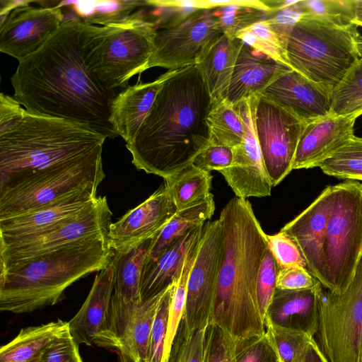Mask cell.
Instances as JSON below:
<instances>
[{"label": "cell", "instance_id": "6da1fadb", "mask_svg": "<svg viewBox=\"0 0 362 362\" xmlns=\"http://www.w3.org/2000/svg\"><path fill=\"white\" fill-rule=\"evenodd\" d=\"M103 26L65 20L36 52L18 62L11 77L13 98L31 113L63 119L117 135L110 122L119 93L105 88L90 69L89 57Z\"/></svg>", "mask_w": 362, "mask_h": 362}, {"label": "cell", "instance_id": "7a4b0ae2", "mask_svg": "<svg viewBox=\"0 0 362 362\" xmlns=\"http://www.w3.org/2000/svg\"><path fill=\"white\" fill-rule=\"evenodd\" d=\"M212 105L198 64L168 71L136 136L126 144L134 166L165 179L192 164L211 144L206 118Z\"/></svg>", "mask_w": 362, "mask_h": 362}, {"label": "cell", "instance_id": "3957f363", "mask_svg": "<svg viewBox=\"0 0 362 362\" xmlns=\"http://www.w3.org/2000/svg\"><path fill=\"white\" fill-rule=\"evenodd\" d=\"M222 255L209 324L238 341L266 333L257 281L268 248L267 234L247 199L232 198L222 209Z\"/></svg>", "mask_w": 362, "mask_h": 362}, {"label": "cell", "instance_id": "277c9868", "mask_svg": "<svg viewBox=\"0 0 362 362\" xmlns=\"http://www.w3.org/2000/svg\"><path fill=\"white\" fill-rule=\"evenodd\" d=\"M113 254L109 237L83 240L0 272V310L21 314L54 305L72 284L104 269Z\"/></svg>", "mask_w": 362, "mask_h": 362}, {"label": "cell", "instance_id": "5b68a950", "mask_svg": "<svg viewBox=\"0 0 362 362\" xmlns=\"http://www.w3.org/2000/svg\"><path fill=\"white\" fill-rule=\"evenodd\" d=\"M106 139L82 124L25 110L0 134V186L17 176L102 156Z\"/></svg>", "mask_w": 362, "mask_h": 362}, {"label": "cell", "instance_id": "8992f818", "mask_svg": "<svg viewBox=\"0 0 362 362\" xmlns=\"http://www.w3.org/2000/svg\"><path fill=\"white\" fill-rule=\"evenodd\" d=\"M357 26L303 15L293 28L286 54L291 69L332 90L359 60Z\"/></svg>", "mask_w": 362, "mask_h": 362}, {"label": "cell", "instance_id": "52a82bcc", "mask_svg": "<svg viewBox=\"0 0 362 362\" xmlns=\"http://www.w3.org/2000/svg\"><path fill=\"white\" fill-rule=\"evenodd\" d=\"M144 8L124 22L103 26L90 52L91 71L117 93L129 86L133 76L148 69L154 51L156 28Z\"/></svg>", "mask_w": 362, "mask_h": 362}, {"label": "cell", "instance_id": "ba28073f", "mask_svg": "<svg viewBox=\"0 0 362 362\" xmlns=\"http://www.w3.org/2000/svg\"><path fill=\"white\" fill-rule=\"evenodd\" d=\"M362 258V184L334 185L332 206L322 247V286L341 294L350 285Z\"/></svg>", "mask_w": 362, "mask_h": 362}, {"label": "cell", "instance_id": "9c48e42d", "mask_svg": "<svg viewBox=\"0 0 362 362\" xmlns=\"http://www.w3.org/2000/svg\"><path fill=\"white\" fill-rule=\"evenodd\" d=\"M102 156L15 177L0 186V219L25 214L79 191L98 187L105 178Z\"/></svg>", "mask_w": 362, "mask_h": 362}, {"label": "cell", "instance_id": "30bf717a", "mask_svg": "<svg viewBox=\"0 0 362 362\" xmlns=\"http://www.w3.org/2000/svg\"><path fill=\"white\" fill-rule=\"evenodd\" d=\"M112 213L105 197L76 214L28 236L0 240V272L72 243L109 237Z\"/></svg>", "mask_w": 362, "mask_h": 362}, {"label": "cell", "instance_id": "8fae6325", "mask_svg": "<svg viewBox=\"0 0 362 362\" xmlns=\"http://www.w3.org/2000/svg\"><path fill=\"white\" fill-rule=\"evenodd\" d=\"M317 334L329 362H362V258L344 293L323 290Z\"/></svg>", "mask_w": 362, "mask_h": 362}, {"label": "cell", "instance_id": "7c38bea8", "mask_svg": "<svg viewBox=\"0 0 362 362\" xmlns=\"http://www.w3.org/2000/svg\"><path fill=\"white\" fill-rule=\"evenodd\" d=\"M255 120L263 162L274 187L293 170L296 148L306 122L262 94L257 98Z\"/></svg>", "mask_w": 362, "mask_h": 362}, {"label": "cell", "instance_id": "4fadbf2b", "mask_svg": "<svg viewBox=\"0 0 362 362\" xmlns=\"http://www.w3.org/2000/svg\"><path fill=\"white\" fill-rule=\"evenodd\" d=\"M223 34L213 9L197 10L176 23L156 30L148 69L159 66L173 71L198 64L209 45Z\"/></svg>", "mask_w": 362, "mask_h": 362}, {"label": "cell", "instance_id": "5bb4252c", "mask_svg": "<svg viewBox=\"0 0 362 362\" xmlns=\"http://www.w3.org/2000/svg\"><path fill=\"white\" fill-rule=\"evenodd\" d=\"M222 255V230L218 219L204 224L198 252L190 271L181 327L185 332L207 327Z\"/></svg>", "mask_w": 362, "mask_h": 362}, {"label": "cell", "instance_id": "9a60e30c", "mask_svg": "<svg viewBox=\"0 0 362 362\" xmlns=\"http://www.w3.org/2000/svg\"><path fill=\"white\" fill-rule=\"evenodd\" d=\"M164 291L139 302H125L112 294L105 324L94 344L115 349L135 362H146L151 327Z\"/></svg>", "mask_w": 362, "mask_h": 362}, {"label": "cell", "instance_id": "2e32d148", "mask_svg": "<svg viewBox=\"0 0 362 362\" xmlns=\"http://www.w3.org/2000/svg\"><path fill=\"white\" fill-rule=\"evenodd\" d=\"M259 95L239 101L236 105L243 124L241 144L232 148L231 165L218 171L235 197H265L273 187L265 168L255 128V109Z\"/></svg>", "mask_w": 362, "mask_h": 362}, {"label": "cell", "instance_id": "e0dca14e", "mask_svg": "<svg viewBox=\"0 0 362 362\" xmlns=\"http://www.w3.org/2000/svg\"><path fill=\"white\" fill-rule=\"evenodd\" d=\"M32 4L23 0L0 23V51L18 62L41 47L64 21L62 8Z\"/></svg>", "mask_w": 362, "mask_h": 362}, {"label": "cell", "instance_id": "ac0fdd59", "mask_svg": "<svg viewBox=\"0 0 362 362\" xmlns=\"http://www.w3.org/2000/svg\"><path fill=\"white\" fill-rule=\"evenodd\" d=\"M334 193V185L327 187L308 208L281 229L298 246L306 269L320 283L323 280L322 247Z\"/></svg>", "mask_w": 362, "mask_h": 362}, {"label": "cell", "instance_id": "d6986e66", "mask_svg": "<svg viewBox=\"0 0 362 362\" xmlns=\"http://www.w3.org/2000/svg\"><path fill=\"white\" fill-rule=\"evenodd\" d=\"M177 209L165 185L141 204L112 223L110 244L118 250L153 238L169 222Z\"/></svg>", "mask_w": 362, "mask_h": 362}, {"label": "cell", "instance_id": "ffe728a7", "mask_svg": "<svg viewBox=\"0 0 362 362\" xmlns=\"http://www.w3.org/2000/svg\"><path fill=\"white\" fill-rule=\"evenodd\" d=\"M356 118L329 114L306 122L300 137L293 170L319 167L354 136Z\"/></svg>", "mask_w": 362, "mask_h": 362}, {"label": "cell", "instance_id": "44dd1931", "mask_svg": "<svg viewBox=\"0 0 362 362\" xmlns=\"http://www.w3.org/2000/svg\"><path fill=\"white\" fill-rule=\"evenodd\" d=\"M332 93L331 88L291 69L272 82L262 95L308 122L330 113Z\"/></svg>", "mask_w": 362, "mask_h": 362}, {"label": "cell", "instance_id": "7402d4cb", "mask_svg": "<svg viewBox=\"0 0 362 362\" xmlns=\"http://www.w3.org/2000/svg\"><path fill=\"white\" fill-rule=\"evenodd\" d=\"M98 187L79 191L33 211L0 219V240L35 234L76 214L97 198Z\"/></svg>", "mask_w": 362, "mask_h": 362}, {"label": "cell", "instance_id": "603a6c76", "mask_svg": "<svg viewBox=\"0 0 362 362\" xmlns=\"http://www.w3.org/2000/svg\"><path fill=\"white\" fill-rule=\"evenodd\" d=\"M322 292L321 283L308 289L276 288L264 322L313 337L319 328V306Z\"/></svg>", "mask_w": 362, "mask_h": 362}, {"label": "cell", "instance_id": "cb8c5ba5", "mask_svg": "<svg viewBox=\"0 0 362 362\" xmlns=\"http://www.w3.org/2000/svg\"><path fill=\"white\" fill-rule=\"evenodd\" d=\"M291 69L243 43L226 98L235 105L243 99L262 94L272 82Z\"/></svg>", "mask_w": 362, "mask_h": 362}, {"label": "cell", "instance_id": "d4e9b609", "mask_svg": "<svg viewBox=\"0 0 362 362\" xmlns=\"http://www.w3.org/2000/svg\"><path fill=\"white\" fill-rule=\"evenodd\" d=\"M114 284L112 255L106 267L96 275L81 308L68 322L69 332L78 345L92 346L95 338L103 329L107 320Z\"/></svg>", "mask_w": 362, "mask_h": 362}, {"label": "cell", "instance_id": "484cf974", "mask_svg": "<svg viewBox=\"0 0 362 362\" xmlns=\"http://www.w3.org/2000/svg\"><path fill=\"white\" fill-rule=\"evenodd\" d=\"M167 76L168 72L152 82L129 86L113 100L110 122L126 144L136 136Z\"/></svg>", "mask_w": 362, "mask_h": 362}, {"label": "cell", "instance_id": "4316f807", "mask_svg": "<svg viewBox=\"0 0 362 362\" xmlns=\"http://www.w3.org/2000/svg\"><path fill=\"white\" fill-rule=\"evenodd\" d=\"M200 225L170 244L155 260L145 262L140 281V298L146 301L175 282L189 250L200 239Z\"/></svg>", "mask_w": 362, "mask_h": 362}, {"label": "cell", "instance_id": "83f0119b", "mask_svg": "<svg viewBox=\"0 0 362 362\" xmlns=\"http://www.w3.org/2000/svg\"><path fill=\"white\" fill-rule=\"evenodd\" d=\"M243 43L238 38H230L223 34L209 45L198 63L213 103L227 98Z\"/></svg>", "mask_w": 362, "mask_h": 362}, {"label": "cell", "instance_id": "f1b7e54d", "mask_svg": "<svg viewBox=\"0 0 362 362\" xmlns=\"http://www.w3.org/2000/svg\"><path fill=\"white\" fill-rule=\"evenodd\" d=\"M36 4L66 8L71 14L65 20L76 18L97 26L124 22L137 11L148 7L147 0L37 1Z\"/></svg>", "mask_w": 362, "mask_h": 362}, {"label": "cell", "instance_id": "f546056e", "mask_svg": "<svg viewBox=\"0 0 362 362\" xmlns=\"http://www.w3.org/2000/svg\"><path fill=\"white\" fill-rule=\"evenodd\" d=\"M153 238L114 250L115 284L113 295L125 302H139L142 269Z\"/></svg>", "mask_w": 362, "mask_h": 362}, {"label": "cell", "instance_id": "4dcf8cb0", "mask_svg": "<svg viewBox=\"0 0 362 362\" xmlns=\"http://www.w3.org/2000/svg\"><path fill=\"white\" fill-rule=\"evenodd\" d=\"M69 328L62 320L22 329L0 349V362H29L39 358L49 344Z\"/></svg>", "mask_w": 362, "mask_h": 362}, {"label": "cell", "instance_id": "1f68e13d", "mask_svg": "<svg viewBox=\"0 0 362 362\" xmlns=\"http://www.w3.org/2000/svg\"><path fill=\"white\" fill-rule=\"evenodd\" d=\"M215 211L212 194L205 200L183 210L176 211L164 228L153 238L145 262L155 260L170 244L190 230L204 225L211 219Z\"/></svg>", "mask_w": 362, "mask_h": 362}, {"label": "cell", "instance_id": "d6a6232c", "mask_svg": "<svg viewBox=\"0 0 362 362\" xmlns=\"http://www.w3.org/2000/svg\"><path fill=\"white\" fill-rule=\"evenodd\" d=\"M212 175L193 163L164 179L177 211L197 204L211 195Z\"/></svg>", "mask_w": 362, "mask_h": 362}, {"label": "cell", "instance_id": "836d02e7", "mask_svg": "<svg viewBox=\"0 0 362 362\" xmlns=\"http://www.w3.org/2000/svg\"><path fill=\"white\" fill-rule=\"evenodd\" d=\"M213 11L223 33L230 38H235L242 30L274 14L262 1L255 0H231L230 4Z\"/></svg>", "mask_w": 362, "mask_h": 362}, {"label": "cell", "instance_id": "e575fe53", "mask_svg": "<svg viewBox=\"0 0 362 362\" xmlns=\"http://www.w3.org/2000/svg\"><path fill=\"white\" fill-rule=\"evenodd\" d=\"M211 144L233 148L243 138V121L236 105L227 98L213 103L206 118Z\"/></svg>", "mask_w": 362, "mask_h": 362}, {"label": "cell", "instance_id": "d590c367", "mask_svg": "<svg viewBox=\"0 0 362 362\" xmlns=\"http://www.w3.org/2000/svg\"><path fill=\"white\" fill-rule=\"evenodd\" d=\"M199 240L188 252L173 293L168 313L163 362H170L174 343L184 317L188 278L198 252Z\"/></svg>", "mask_w": 362, "mask_h": 362}, {"label": "cell", "instance_id": "8d00e7d4", "mask_svg": "<svg viewBox=\"0 0 362 362\" xmlns=\"http://www.w3.org/2000/svg\"><path fill=\"white\" fill-rule=\"evenodd\" d=\"M235 38L270 58L289 66L286 44L269 25L266 20L242 30Z\"/></svg>", "mask_w": 362, "mask_h": 362}, {"label": "cell", "instance_id": "74e56055", "mask_svg": "<svg viewBox=\"0 0 362 362\" xmlns=\"http://www.w3.org/2000/svg\"><path fill=\"white\" fill-rule=\"evenodd\" d=\"M264 324L266 332L281 362H298L313 337L300 331L274 325L269 321H265Z\"/></svg>", "mask_w": 362, "mask_h": 362}, {"label": "cell", "instance_id": "f35d334b", "mask_svg": "<svg viewBox=\"0 0 362 362\" xmlns=\"http://www.w3.org/2000/svg\"><path fill=\"white\" fill-rule=\"evenodd\" d=\"M238 341L215 324L206 327L202 362H235Z\"/></svg>", "mask_w": 362, "mask_h": 362}, {"label": "cell", "instance_id": "ab89813d", "mask_svg": "<svg viewBox=\"0 0 362 362\" xmlns=\"http://www.w3.org/2000/svg\"><path fill=\"white\" fill-rule=\"evenodd\" d=\"M176 281L165 290L160 300L150 333L146 362H163L169 308Z\"/></svg>", "mask_w": 362, "mask_h": 362}, {"label": "cell", "instance_id": "60d3db41", "mask_svg": "<svg viewBox=\"0 0 362 362\" xmlns=\"http://www.w3.org/2000/svg\"><path fill=\"white\" fill-rule=\"evenodd\" d=\"M299 4L303 15L327 19L337 23L349 25V0H303Z\"/></svg>", "mask_w": 362, "mask_h": 362}, {"label": "cell", "instance_id": "b9f144b4", "mask_svg": "<svg viewBox=\"0 0 362 362\" xmlns=\"http://www.w3.org/2000/svg\"><path fill=\"white\" fill-rule=\"evenodd\" d=\"M235 362H281L267 332L238 341Z\"/></svg>", "mask_w": 362, "mask_h": 362}, {"label": "cell", "instance_id": "7bdbcfd3", "mask_svg": "<svg viewBox=\"0 0 362 362\" xmlns=\"http://www.w3.org/2000/svg\"><path fill=\"white\" fill-rule=\"evenodd\" d=\"M279 270L273 255L267 248L262 261L257 281V298L264 318L276 288V282Z\"/></svg>", "mask_w": 362, "mask_h": 362}, {"label": "cell", "instance_id": "ee69618b", "mask_svg": "<svg viewBox=\"0 0 362 362\" xmlns=\"http://www.w3.org/2000/svg\"><path fill=\"white\" fill-rule=\"evenodd\" d=\"M268 249L280 269L290 267L306 268L305 261L296 243L281 230L267 235Z\"/></svg>", "mask_w": 362, "mask_h": 362}, {"label": "cell", "instance_id": "f6af8a7d", "mask_svg": "<svg viewBox=\"0 0 362 362\" xmlns=\"http://www.w3.org/2000/svg\"><path fill=\"white\" fill-rule=\"evenodd\" d=\"M78 346L68 328L49 344L40 362H83Z\"/></svg>", "mask_w": 362, "mask_h": 362}, {"label": "cell", "instance_id": "bcb514c9", "mask_svg": "<svg viewBox=\"0 0 362 362\" xmlns=\"http://www.w3.org/2000/svg\"><path fill=\"white\" fill-rule=\"evenodd\" d=\"M181 339L177 356L171 355L173 362H202L206 327L185 332L180 326Z\"/></svg>", "mask_w": 362, "mask_h": 362}, {"label": "cell", "instance_id": "7dc6e473", "mask_svg": "<svg viewBox=\"0 0 362 362\" xmlns=\"http://www.w3.org/2000/svg\"><path fill=\"white\" fill-rule=\"evenodd\" d=\"M319 168L325 174L330 176L362 181V158L332 156L322 163Z\"/></svg>", "mask_w": 362, "mask_h": 362}, {"label": "cell", "instance_id": "c3c4849f", "mask_svg": "<svg viewBox=\"0 0 362 362\" xmlns=\"http://www.w3.org/2000/svg\"><path fill=\"white\" fill-rule=\"evenodd\" d=\"M320 282L305 267H290L278 272L276 287L280 290L312 288Z\"/></svg>", "mask_w": 362, "mask_h": 362}, {"label": "cell", "instance_id": "681fc988", "mask_svg": "<svg viewBox=\"0 0 362 362\" xmlns=\"http://www.w3.org/2000/svg\"><path fill=\"white\" fill-rule=\"evenodd\" d=\"M233 160L232 148L214 144H210L194 160L193 164L197 168L211 172L220 171L229 167Z\"/></svg>", "mask_w": 362, "mask_h": 362}, {"label": "cell", "instance_id": "f907efd6", "mask_svg": "<svg viewBox=\"0 0 362 362\" xmlns=\"http://www.w3.org/2000/svg\"><path fill=\"white\" fill-rule=\"evenodd\" d=\"M299 2L300 1H298L296 4L279 10L266 19L269 25L286 44V46L293 28L303 16Z\"/></svg>", "mask_w": 362, "mask_h": 362}, {"label": "cell", "instance_id": "816d5d0a", "mask_svg": "<svg viewBox=\"0 0 362 362\" xmlns=\"http://www.w3.org/2000/svg\"><path fill=\"white\" fill-rule=\"evenodd\" d=\"M362 90V61L358 60L348 71L332 93V104Z\"/></svg>", "mask_w": 362, "mask_h": 362}, {"label": "cell", "instance_id": "f5cc1de1", "mask_svg": "<svg viewBox=\"0 0 362 362\" xmlns=\"http://www.w3.org/2000/svg\"><path fill=\"white\" fill-rule=\"evenodd\" d=\"M25 108L13 98L0 94V134L4 133L23 116Z\"/></svg>", "mask_w": 362, "mask_h": 362}, {"label": "cell", "instance_id": "db71d44e", "mask_svg": "<svg viewBox=\"0 0 362 362\" xmlns=\"http://www.w3.org/2000/svg\"><path fill=\"white\" fill-rule=\"evenodd\" d=\"M330 114L335 116L354 117L362 115V90L331 105Z\"/></svg>", "mask_w": 362, "mask_h": 362}, {"label": "cell", "instance_id": "11a10c76", "mask_svg": "<svg viewBox=\"0 0 362 362\" xmlns=\"http://www.w3.org/2000/svg\"><path fill=\"white\" fill-rule=\"evenodd\" d=\"M298 362H329L314 338H311Z\"/></svg>", "mask_w": 362, "mask_h": 362}, {"label": "cell", "instance_id": "9f6ffc18", "mask_svg": "<svg viewBox=\"0 0 362 362\" xmlns=\"http://www.w3.org/2000/svg\"><path fill=\"white\" fill-rule=\"evenodd\" d=\"M333 156H346L362 158V137L354 136Z\"/></svg>", "mask_w": 362, "mask_h": 362}, {"label": "cell", "instance_id": "6f0895ef", "mask_svg": "<svg viewBox=\"0 0 362 362\" xmlns=\"http://www.w3.org/2000/svg\"><path fill=\"white\" fill-rule=\"evenodd\" d=\"M351 7L350 23L362 27V0H349Z\"/></svg>", "mask_w": 362, "mask_h": 362}, {"label": "cell", "instance_id": "680465c9", "mask_svg": "<svg viewBox=\"0 0 362 362\" xmlns=\"http://www.w3.org/2000/svg\"><path fill=\"white\" fill-rule=\"evenodd\" d=\"M23 1L1 0L0 1V23L3 22L9 13L21 5Z\"/></svg>", "mask_w": 362, "mask_h": 362}, {"label": "cell", "instance_id": "91938a15", "mask_svg": "<svg viewBox=\"0 0 362 362\" xmlns=\"http://www.w3.org/2000/svg\"><path fill=\"white\" fill-rule=\"evenodd\" d=\"M356 45L359 60L362 61V35L359 33L356 37Z\"/></svg>", "mask_w": 362, "mask_h": 362}, {"label": "cell", "instance_id": "94428289", "mask_svg": "<svg viewBox=\"0 0 362 362\" xmlns=\"http://www.w3.org/2000/svg\"><path fill=\"white\" fill-rule=\"evenodd\" d=\"M118 354L121 362H135L129 356L123 353H118Z\"/></svg>", "mask_w": 362, "mask_h": 362}, {"label": "cell", "instance_id": "6125c7cd", "mask_svg": "<svg viewBox=\"0 0 362 362\" xmlns=\"http://www.w3.org/2000/svg\"><path fill=\"white\" fill-rule=\"evenodd\" d=\"M40 356L39 358H37L32 361H29V362H40Z\"/></svg>", "mask_w": 362, "mask_h": 362}]
</instances>
